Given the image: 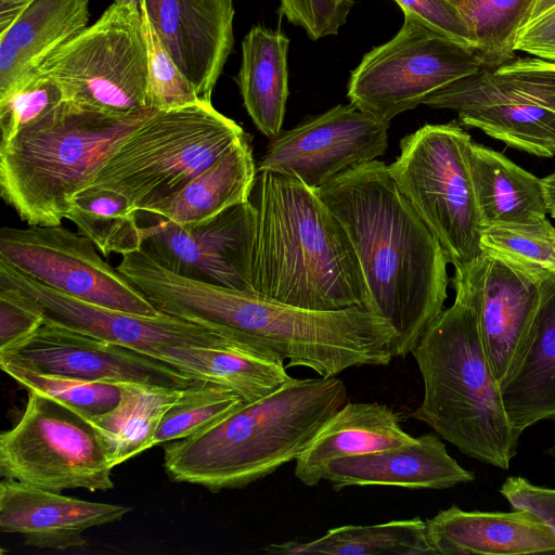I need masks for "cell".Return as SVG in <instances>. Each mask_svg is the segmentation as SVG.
Instances as JSON below:
<instances>
[{"label": "cell", "instance_id": "6da1fadb", "mask_svg": "<svg viewBox=\"0 0 555 555\" xmlns=\"http://www.w3.org/2000/svg\"><path fill=\"white\" fill-rule=\"evenodd\" d=\"M117 269L158 311L267 351L287 367L327 377L387 365L396 357V331L363 308L314 311L285 305L178 275L143 249L124 255Z\"/></svg>", "mask_w": 555, "mask_h": 555}, {"label": "cell", "instance_id": "7a4b0ae2", "mask_svg": "<svg viewBox=\"0 0 555 555\" xmlns=\"http://www.w3.org/2000/svg\"><path fill=\"white\" fill-rule=\"evenodd\" d=\"M346 230L369 294V311L396 331L406 357L448 298L449 260L383 162L338 175L315 189Z\"/></svg>", "mask_w": 555, "mask_h": 555}, {"label": "cell", "instance_id": "3957f363", "mask_svg": "<svg viewBox=\"0 0 555 555\" xmlns=\"http://www.w3.org/2000/svg\"><path fill=\"white\" fill-rule=\"evenodd\" d=\"M254 293L314 311L369 310L353 245L314 189L293 175L258 171Z\"/></svg>", "mask_w": 555, "mask_h": 555}, {"label": "cell", "instance_id": "277c9868", "mask_svg": "<svg viewBox=\"0 0 555 555\" xmlns=\"http://www.w3.org/2000/svg\"><path fill=\"white\" fill-rule=\"evenodd\" d=\"M346 403L336 376L291 377L205 430L168 442L165 469L176 482L211 491L244 488L295 461Z\"/></svg>", "mask_w": 555, "mask_h": 555}, {"label": "cell", "instance_id": "5b68a950", "mask_svg": "<svg viewBox=\"0 0 555 555\" xmlns=\"http://www.w3.org/2000/svg\"><path fill=\"white\" fill-rule=\"evenodd\" d=\"M454 302L427 326L412 350L424 383L411 417L463 454L508 469L520 435L506 414L482 341L477 311L454 287Z\"/></svg>", "mask_w": 555, "mask_h": 555}, {"label": "cell", "instance_id": "8992f818", "mask_svg": "<svg viewBox=\"0 0 555 555\" xmlns=\"http://www.w3.org/2000/svg\"><path fill=\"white\" fill-rule=\"evenodd\" d=\"M157 111L107 114L63 101L0 144V194L28 225H59L73 197L113 152Z\"/></svg>", "mask_w": 555, "mask_h": 555}, {"label": "cell", "instance_id": "52a82bcc", "mask_svg": "<svg viewBox=\"0 0 555 555\" xmlns=\"http://www.w3.org/2000/svg\"><path fill=\"white\" fill-rule=\"evenodd\" d=\"M245 134L211 102L157 111L112 153L91 185L124 196L139 214L182 189Z\"/></svg>", "mask_w": 555, "mask_h": 555}, {"label": "cell", "instance_id": "ba28073f", "mask_svg": "<svg viewBox=\"0 0 555 555\" xmlns=\"http://www.w3.org/2000/svg\"><path fill=\"white\" fill-rule=\"evenodd\" d=\"M472 142L456 120L427 124L400 140V154L388 165L397 186L454 270L468 267L482 253Z\"/></svg>", "mask_w": 555, "mask_h": 555}, {"label": "cell", "instance_id": "9c48e42d", "mask_svg": "<svg viewBox=\"0 0 555 555\" xmlns=\"http://www.w3.org/2000/svg\"><path fill=\"white\" fill-rule=\"evenodd\" d=\"M422 104L454 111L461 125L509 147L555 156V62L515 57L464 77Z\"/></svg>", "mask_w": 555, "mask_h": 555}, {"label": "cell", "instance_id": "30bf717a", "mask_svg": "<svg viewBox=\"0 0 555 555\" xmlns=\"http://www.w3.org/2000/svg\"><path fill=\"white\" fill-rule=\"evenodd\" d=\"M36 72L54 78L66 100L93 109L128 115L150 108V57L141 9L113 2Z\"/></svg>", "mask_w": 555, "mask_h": 555}, {"label": "cell", "instance_id": "8fae6325", "mask_svg": "<svg viewBox=\"0 0 555 555\" xmlns=\"http://www.w3.org/2000/svg\"><path fill=\"white\" fill-rule=\"evenodd\" d=\"M18 422L0 436L3 478L61 492L114 487L115 467L90 418L35 391Z\"/></svg>", "mask_w": 555, "mask_h": 555}, {"label": "cell", "instance_id": "7c38bea8", "mask_svg": "<svg viewBox=\"0 0 555 555\" xmlns=\"http://www.w3.org/2000/svg\"><path fill=\"white\" fill-rule=\"evenodd\" d=\"M403 15L399 31L362 57L347 85L351 104L388 124L431 93L483 68L473 49L412 13Z\"/></svg>", "mask_w": 555, "mask_h": 555}, {"label": "cell", "instance_id": "4fadbf2b", "mask_svg": "<svg viewBox=\"0 0 555 555\" xmlns=\"http://www.w3.org/2000/svg\"><path fill=\"white\" fill-rule=\"evenodd\" d=\"M95 248L89 238L62 224L0 230V259L44 285L117 311L163 313Z\"/></svg>", "mask_w": 555, "mask_h": 555}, {"label": "cell", "instance_id": "5bb4252c", "mask_svg": "<svg viewBox=\"0 0 555 555\" xmlns=\"http://www.w3.org/2000/svg\"><path fill=\"white\" fill-rule=\"evenodd\" d=\"M550 271L483 250L468 267L454 270L452 287L470 298L493 372L501 385L527 349Z\"/></svg>", "mask_w": 555, "mask_h": 555}, {"label": "cell", "instance_id": "9a60e30c", "mask_svg": "<svg viewBox=\"0 0 555 555\" xmlns=\"http://www.w3.org/2000/svg\"><path fill=\"white\" fill-rule=\"evenodd\" d=\"M150 220L142 225V249L162 267L188 279L254 293V202L245 201L196 224Z\"/></svg>", "mask_w": 555, "mask_h": 555}, {"label": "cell", "instance_id": "2e32d148", "mask_svg": "<svg viewBox=\"0 0 555 555\" xmlns=\"http://www.w3.org/2000/svg\"><path fill=\"white\" fill-rule=\"evenodd\" d=\"M388 125L351 103L338 104L272 139L257 170L286 172L319 189L384 155Z\"/></svg>", "mask_w": 555, "mask_h": 555}, {"label": "cell", "instance_id": "e0dca14e", "mask_svg": "<svg viewBox=\"0 0 555 555\" xmlns=\"http://www.w3.org/2000/svg\"><path fill=\"white\" fill-rule=\"evenodd\" d=\"M0 360L42 374L96 383L184 389L199 380L158 359L49 321L0 352Z\"/></svg>", "mask_w": 555, "mask_h": 555}, {"label": "cell", "instance_id": "ac0fdd59", "mask_svg": "<svg viewBox=\"0 0 555 555\" xmlns=\"http://www.w3.org/2000/svg\"><path fill=\"white\" fill-rule=\"evenodd\" d=\"M0 286L35 299L46 321L157 359L168 347H211L237 341L196 323L162 313L139 315L92 305L55 291L0 259Z\"/></svg>", "mask_w": 555, "mask_h": 555}, {"label": "cell", "instance_id": "d6986e66", "mask_svg": "<svg viewBox=\"0 0 555 555\" xmlns=\"http://www.w3.org/2000/svg\"><path fill=\"white\" fill-rule=\"evenodd\" d=\"M141 11L199 100L211 102L234 43L233 0H142Z\"/></svg>", "mask_w": 555, "mask_h": 555}, {"label": "cell", "instance_id": "ffe728a7", "mask_svg": "<svg viewBox=\"0 0 555 555\" xmlns=\"http://www.w3.org/2000/svg\"><path fill=\"white\" fill-rule=\"evenodd\" d=\"M131 507L79 500L3 478L0 483V529L18 533L24 543L38 548L64 551L82 547V533L119 521Z\"/></svg>", "mask_w": 555, "mask_h": 555}, {"label": "cell", "instance_id": "44dd1931", "mask_svg": "<svg viewBox=\"0 0 555 555\" xmlns=\"http://www.w3.org/2000/svg\"><path fill=\"white\" fill-rule=\"evenodd\" d=\"M323 480L335 490L351 486L440 490L472 482L475 474L448 453L437 434H425L403 447L332 461Z\"/></svg>", "mask_w": 555, "mask_h": 555}, {"label": "cell", "instance_id": "7402d4cb", "mask_svg": "<svg viewBox=\"0 0 555 555\" xmlns=\"http://www.w3.org/2000/svg\"><path fill=\"white\" fill-rule=\"evenodd\" d=\"M464 511L451 505L426 520L430 545L440 555H520L555 552V532L527 509Z\"/></svg>", "mask_w": 555, "mask_h": 555}, {"label": "cell", "instance_id": "603a6c76", "mask_svg": "<svg viewBox=\"0 0 555 555\" xmlns=\"http://www.w3.org/2000/svg\"><path fill=\"white\" fill-rule=\"evenodd\" d=\"M414 440L386 404L346 403L296 457L294 474L305 486L313 487L323 480L332 461L399 448Z\"/></svg>", "mask_w": 555, "mask_h": 555}, {"label": "cell", "instance_id": "cb8c5ba5", "mask_svg": "<svg viewBox=\"0 0 555 555\" xmlns=\"http://www.w3.org/2000/svg\"><path fill=\"white\" fill-rule=\"evenodd\" d=\"M89 22V0H33L0 33V96L37 70Z\"/></svg>", "mask_w": 555, "mask_h": 555}, {"label": "cell", "instance_id": "d4e9b609", "mask_svg": "<svg viewBox=\"0 0 555 555\" xmlns=\"http://www.w3.org/2000/svg\"><path fill=\"white\" fill-rule=\"evenodd\" d=\"M513 428L521 436L541 421L555 422V273L543 281L541 302L527 349L500 385Z\"/></svg>", "mask_w": 555, "mask_h": 555}, {"label": "cell", "instance_id": "484cf974", "mask_svg": "<svg viewBox=\"0 0 555 555\" xmlns=\"http://www.w3.org/2000/svg\"><path fill=\"white\" fill-rule=\"evenodd\" d=\"M257 173L251 146L245 134L182 189L139 212L138 217L179 225L204 222L248 201Z\"/></svg>", "mask_w": 555, "mask_h": 555}, {"label": "cell", "instance_id": "4316f807", "mask_svg": "<svg viewBox=\"0 0 555 555\" xmlns=\"http://www.w3.org/2000/svg\"><path fill=\"white\" fill-rule=\"evenodd\" d=\"M157 359L195 379L225 386L246 403L270 395L291 378L284 361L240 341L168 347L159 351Z\"/></svg>", "mask_w": 555, "mask_h": 555}, {"label": "cell", "instance_id": "83f0119b", "mask_svg": "<svg viewBox=\"0 0 555 555\" xmlns=\"http://www.w3.org/2000/svg\"><path fill=\"white\" fill-rule=\"evenodd\" d=\"M470 170L482 230L500 224L537 223L547 218L542 178L504 154L473 141Z\"/></svg>", "mask_w": 555, "mask_h": 555}, {"label": "cell", "instance_id": "f1b7e54d", "mask_svg": "<svg viewBox=\"0 0 555 555\" xmlns=\"http://www.w3.org/2000/svg\"><path fill=\"white\" fill-rule=\"evenodd\" d=\"M289 39L280 29L253 27L242 41L236 77L244 106L257 129L269 139L282 132L288 98Z\"/></svg>", "mask_w": 555, "mask_h": 555}, {"label": "cell", "instance_id": "f546056e", "mask_svg": "<svg viewBox=\"0 0 555 555\" xmlns=\"http://www.w3.org/2000/svg\"><path fill=\"white\" fill-rule=\"evenodd\" d=\"M279 555H428L430 545L426 521L420 517L390 520L376 525H347L331 528L324 535L308 542L287 541L263 548Z\"/></svg>", "mask_w": 555, "mask_h": 555}, {"label": "cell", "instance_id": "4dcf8cb0", "mask_svg": "<svg viewBox=\"0 0 555 555\" xmlns=\"http://www.w3.org/2000/svg\"><path fill=\"white\" fill-rule=\"evenodd\" d=\"M184 389L124 384L117 406L91 420L104 440L114 466L155 446V435L163 416Z\"/></svg>", "mask_w": 555, "mask_h": 555}, {"label": "cell", "instance_id": "1f68e13d", "mask_svg": "<svg viewBox=\"0 0 555 555\" xmlns=\"http://www.w3.org/2000/svg\"><path fill=\"white\" fill-rule=\"evenodd\" d=\"M66 219L105 257L142 248L138 214L124 196L111 190L93 185L81 190L73 197Z\"/></svg>", "mask_w": 555, "mask_h": 555}, {"label": "cell", "instance_id": "d6a6232c", "mask_svg": "<svg viewBox=\"0 0 555 555\" xmlns=\"http://www.w3.org/2000/svg\"><path fill=\"white\" fill-rule=\"evenodd\" d=\"M532 0H461L457 4L483 68L515 59L517 29Z\"/></svg>", "mask_w": 555, "mask_h": 555}, {"label": "cell", "instance_id": "836d02e7", "mask_svg": "<svg viewBox=\"0 0 555 555\" xmlns=\"http://www.w3.org/2000/svg\"><path fill=\"white\" fill-rule=\"evenodd\" d=\"M246 402L232 389L208 380L185 388L168 409L155 435V446L198 434Z\"/></svg>", "mask_w": 555, "mask_h": 555}, {"label": "cell", "instance_id": "e575fe53", "mask_svg": "<svg viewBox=\"0 0 555 555\" xmlns=\"http://www.w3.org/2000/svg\"><path fill=\"white\" fill-rule=\"evenodd\" d=\"M0 367L28 391L48 396L90 420L116 408L124 391V384L87 382L42 374L3 360H0Z\"/></svg>", "mask_w": 555, "mask_h": 555}, {"label": "cell", "instance_id": "d590c367", "mask_svg": "<svg viewBox=\"0 0 555 555\" xmlns=\"http://www.w3.org/2000/svg\"><path fill=\"white\" fill-rule=\"evenodd\" d=\"M481 247L526 264L555 272V227L548 218L537 223L500 224L483 229Z\"/></svg>", "mask_w": 555, "mask_h": 555}, {"label": "cell", "instance_id": "8d00e7d4", "mask_svg": "<svg viewBox=\"0 0 555 555\" xmlns=\"http://www.w3.org/2000/svg\"><path fill=\"white\" fill-rule=\"evenodd\" d=\"M66 100L61 85L52 77L35 72L5 95L0 96L1 142L37 122Z\"/></svg>", "mask_w": 555, "mask_h": 555}, {"label": "cell", "instance_id": "74e56055", "mask_svg": "<svg viewBox=\"0 0 555 555\" xmlns=\"http://www.w3.org/2000/svg\"><path fill=\"white\" fill-rule=\"evenodd\" d=\"M142 16L150 57L147 106L156 111H171L202 102L143 13Z\"/></svg>", "mask_w": 555, "mask_h": 555}, {"label": "cell", "instance_id": "f35d334b", "mask_svg": "<svg viewBox=\"0 0 555 555\" xmlns=\"http://www.w3.org/2000/svg\"><path fill=\"white\" fill-rule=\"evenodd\" d=\"M280 12L317 41L336 35L345 25L352 0H279Z\"/></svg>", "mask_w": 555, "mask_h": 555}, {"label": "cell", "instance_id": "ab89813d", "mask_svg": "<svg viewBox=\"0 0 555 555\" xmlns=\"http://www.w3.org/2000/svg\"><path fill=\"white\" fill-rule=\"evenodd\" d=\"M46 321L42 307L21 291L0 286V352L24 340Z\"/></svg>", "mask_w": 555, "mask_h": 555}, {"label": "cell", "instance_id": "60d3db41", "mask_svg": "<svg viewBox=\"0 0 555 555\" xmlns=\"http://www.w3.org/2000/svg\"><path fill=\"white\" fill-rule=\"evenodd\" d=\"M514 50L555 62V0H532L517 29Z\"/></svg>", "mask_w": 555, "mask_h": 555}, {"label": "cell", "instance_id": "b9f144b4", "mask_svg": "<svg viewBox=\"0 0 555 555\" xmlns=\"http://www.w3.org/2000/svg\"><path fill=\"white\" fill-rule=\"evenodd\" d=\"M402 10L422 18L452 40L475 51L474 38L451 0H393Z\"/></svg>", "mask_w": 555, "mask_h": 555}, {"label": "cell", "instance_id": "7bdbcfd3", "mask_svg": "<svg viewBox=\"0 0 555 555\" xmlns=\"http://www.w3.org/2000/svg\"><path fill=\"white\" fill-rule=\"evenodd\" d=\"M513 508L527 509L547 524L555 532V489L537 486L520 476H511L500 488Z\"/></svg>", "mask_w": 555, "mask_h": 555}, {"label": "cell", "instance_id": "ee69618b", "mask_svg": "<svg viewBox=\"0 0 555 555\" xmlns=\"http://www.w3.org/2000/svg\"><path fill=\"white\" fill-rule=\"evenodd\" d=\"M33 0H0V33L8 28Z\"/></svg>", "mask_w": 555, "mask_h": 555}, {"label": "cell", "instance_id": "f6af8a7d", "mask_svg": "<svg viewBox=\"0 0 555 555\" xmlns=\"http://www.w3.org/2000/svg\"><path fill=\"white\" fill-rule=\"evenodd\" d=\"M548 214H555V172L542 178Z\"/></svg>", "mask_w": 555, "mask_h": 555}, {"label": "cell", "instance_id": "bcb514c9", "mask_svg": "<svg viewBox=\"0 0 555 555\" xmlns=\"http://www.w3.org/2000/svg\"><path fill=\"white\" fill-rule=\"evenodd\" d=\"M114 3L122 7H133L141 9L142 0H114Z\"/></svg>", "mask_w": 555, "mask_h": 555}, {"label": "cell", "instance_id": "7dc6e473", "mask_svg": "<svg viewBox=\"0 0 555 555\" xmlns=\"http://www.w3.org/2000/svg\"><path fill=\"white\" fill-rule=\"evenodd\" d=\"M545 454L551 459V461L555 464V444L551 446L545 450Z\"/></svg>", "mask_w": 555, "mask_h": 555}, {"label": "cell", "instance_id": "c3c4849f", "mask_svg": "<svg viewBox=\"0 0 555 555\" xmlns=\"http://www.w3.org/2000/svg\"><path fill=\"white\" fill-rule=\"evenodd\" d=\"M451 1L457 5L461 0H451Z\"/></svg>", "mask_w": 555, "mask_h": 555}, {"label": "cell", "instance_id": "681fc988", "mask_svg": "<svg viewBox=\"0 0 555 555\" xmlns=\"http://www.w3.org/2000/svg\"><path fill=\"white\" fill-rule=\"evenodd\" d=\"M552 218L555 219V214H551Z\"/></svg>", "mask_w": 555, "mask_h": 555}, {"label": "cell", "instance_id": "f907efd6", "mask_svg": "<svg viewBox=\"0 0 555 555\" xmlns=\"http://www.w3.org/2000/svg\"><path fill=\"white\" fill-rule=\"evenodd\" d=\"M555 273V272H554Z\"/></svg>", "mask_w": 555, "mask_h": 555}]
</instances>
